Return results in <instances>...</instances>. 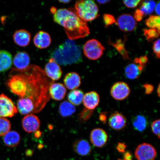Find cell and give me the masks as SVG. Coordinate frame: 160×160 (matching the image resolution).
<instances>
[{
    "mask_svg": "<svg viewBox=\"0 0 160 160\" xmlns=\"http://www.w3.org/2000/svg\"><path fill=\"white\" fill-rule=\"evenodd\" d=\"M27 85L25 94L17 102V109L22 115L39 113L50 99L49 88L51 82L44 71L38 66H29L20 70Z\"/></svg>",
    "mask_w": 160,
    "mask_h": 160,
    "instance_id": "cell-1",
    "label": "cell"
},
{
    "mask_svg": "<svg viewBox=\"0 0 160 160\" xmlns=\"http://www.w3.org/2000/svg\"><path fill=\"white\" fill-rule=\"evenodd\" d=\"M53 14L54 21L62 26L70 40H75L85 38L90 34V30L86 22L78 16L75 9H59L54 7L51 9Z\"/></svg>",
    "mask_w": 160,
    "mask_h": 160,
    "instance_id": "cell-2",
    "label": "cell"
},
{
    "mask_svg": "<svg viewBox=\"0 0 160 160\" xmlns=\"http://www.w3.org/2000/svg\"><path fill=\"white\" fill-rule=\"evenodd\" d=\"M51 57L62 65L78 63L82 61L81 48L72 40L68 39L52 52Z\"/></svg>",
    "mask_w": 160,
    "mask_h": 160,
    "instance_id": "cell-3",
    "label": "cell"
},
{
    "mask_svg": "<svg viewBox=\"0 0 160 160\" xmlns=\"http://www.w3.org/2000/svg\"><path fill=\"white\" fill-rule=\"evenodd\" d=\"M75 9L77 15L86 22L93 21L99 16L98 8L92 0L76 2Z\"/></svg>",
    "mask_w": 160,
    "mask_h": 160,
    "instance_id": "cell-4",
    "label": "cell"
},
{
    "mask_svg": "<svg viewBox=\"0 0 160 160\" xmlns=\"http://www.w3.org/2000/svg\"><path fill=\"white\" fill-rule=\"evenodd\" d=\"M105 48L98 40L92 39L88 41L83 46V52L89 59L96 60L101 57Z\"/></svg>",
    "mask_w": 160,
    "mask_h": 160,
    "instance_id": "cell-5",
    "label": "cell"
},
{
    "mask_svg": "<svg viewBox=\"0 0 160 160\" xmlns=\"http://www.w3.org/2000/svg\"><path fill=\"white\" fill-rule=\"evenodd\" d=\"M18 113L12 100L4 94L0 95V118H12Z\"/></svg>",
    "mask_w": 160,
    "mask_h": 160,
    "instance_id": "cell-6",
    "label": "cell"
},
{
    "mask_svg": "<svg viewBox=\"0 0 160 160\" xmlns=\"http://www.w3.org/2000/svg\"><path fill=\"white\" fill-rule=\"evenodd\" d=\"M154 147L147 143L139 145L135 151V156L138 160H154L157 156Z\"/></svg>",
    "mask_w": 160,
    "mask_h": 160,
    "instance_id": "cell-7",
    "label": "cell"
},
{
    "mask_svg": "<svg viewBox=\"0 0 160 160\" xmlns=\"http://www.w3.org/2000/svg\"><path fill=\"white\" fill-rule=\"evenodd\" d=\"M116 23L121 31L125 32H132L137 27V23L132 16L124 14L118 18Z\"/></svg>",
    "mask_w": 160,
    "mask_h": 160,
    "instance_id": "cell-8",
    "label": "cell"
},
{
    "mask_svg": "<svg viewBox=\"0 0 160 160\" xmlns=\"http://www.w3.org/2000/svg\"><path fill=\"white\" fill-rule=\"evenodd\" d=\"M130 92V88L127 83L124 82H118L111 88V94L114 99L122 101L128 97Z\"/></svg>",
    "mask_w": 160,
    "mask_h": 160,
    "instance_id": "cell-9",
    "label": "cell"
},
{
    "mask_svg": "<svg viewBox=\"0 0 160 160\" xmlns=\"http://www.w3.org/2000/svg\"><path fill=\"white\" fill-rule=\"evenodd\" d=\"M22 125L24 131L30 133L37 131L39 128L41 123L39 118L37 116L30 114L23 118Z\"/></svg>",
    "mask_w": 160,
    "mask_h": 160,
    "instance_id": "cell-10",
    "label": "cell"
},
{
    "mask_svg": "<svg viewBox=\"0 0 160 160\" xmlns=\"http://www.w3.org/2000/svg\"><path fill=\"white\" fill-rule=\"evenodd\" d=\"M45 69L47 77L53 81L59 80L62 74V72L58 64L51 58L46 65Z\"/></svg>",
    "mask_w": 160,
    "mask_h": 160,
    "instance_id": "cell-11",
    "label": "cell"
},
{
    "mask_svg": "<svg viewBox=\"0 0 160 160\" xmlns=\"http://www.w3.org/2000/svg\"><path fill=\"white\" fill-rule=\"evenodd\" d=\"M90 141L93 145L98 148L103 147L107 143L108 136L104 130L100 128L93 129L90 135Z\"/></svg>",
    "mask_w": 160,
    "mask_h": 160,
    "instance_id": "cell-12",
    "label": "cell"
},
{
    "mask_svg": "<svg viewBox=\"0 0 160 160\" xmlns=\"http://www.w3.org/2000/svg\"><path fill=\"white\" fill-rule=\"evenodd\" d=\"M67 92L65 86L60 83L52 82L49 88L50 97L55 101H60L64 98Z\"/></svg>",
    "mask_w": 160,
    "mask_h": 160,
    "instance_id": "cell-13",
    "label": "cell"
},
{
    "mask_svg": "<svg viewBox=\"0 0 160 160\" xmlns=\"http://www.w3.org/2000/svg\"><path fill=\"white\" fill-rule=\"evenodd\" d=\"M108 123L112 128L119 131L126 127L127 121L124 116L122 113L117 112L110 116Z\"/></svg>",
    "mask_w": 160,
    "mask_h": 160,
    "instance_id": "cell-14",
    "label": "cell"
},
{
    "mask_svg": "<svg viewBox=\"0 0 160 160\" xmlns=\"http://www.w3.org/2000/svg\"><path fill=\"white\" fill-rule=\"evenodd\" d=\"M29 56L25 52H19L16 54L13 58V62L15 69L23 70L29 66Z\"/></svg>",
    "mask_w": 160,
    "mask_h": 160,
    "instance_id": "cell-15",
    "label": "cell"
},
{
    "mask_svg": "<svg viewBox=\"0 0 160 160\" xmlns=\"http://www.w3.org/2000/svg\"><path fill=\"white\" fill-rule=\"evenodd\" d=\"M15 43L21 47H26L29 45L31 40V35L28 31L24 29L16 31L13 35Z\"/></svg>",
    "mask_w": 160,
    "mask_h": 160,
    "instance_id": "cell-16",
    "label": "cell"
},
{
    "mask_svg": "<svg viewBox=\"0 0 160 160\" xmlns=\"http://www.w3.org/2000/svg\"><path fill=\"white\" fill-rule=\"evenodd\" d=\"M33 42L36 47L38 48L45 49L51 45V39L48 33L44 31H40L34 37Z\"/></svg>",
    "mask_w": 160,
    "mask_h": 160,
    "instance_id": "cell-17",
    "label": "cell"
},
{
    "mask_svg": "<svg viewBox=\"0 0 160 160\" xmlns=\"http://www.w3.org/2000/svg\"><path fill=\"white\" fill-rule=\"evenodd\" d=\"M99 97L95 91L89 92L84 95L83 103L86 108L93 110L99 105Z\"/></svg>",
    "mask_w": 160,
    "mask_h": 160,
    "instance_id": "cell-18",
    "label": "cell"
},
{
    "mask_svg": "<svg viewBox=\"0 0 160 160\" xmlns=\"http://www.w3.org/2000/svg\"><path fill=\"white\" fill-rule=\"evenodd\" d=\"M63 82L67 89L73 90L77 89L81 85V78L78 74L70 72L66 75Z\"/></svg>",
    "mask_w": 160,
    "mask_h": 160,
    "instance_id": "cell-19",
    "label": "cell"
},
{
    "mask_svg": "<svg viewBox=\"0 0 160 160\" xmlns=\"http://www.w3.org/2000/svg\"><path fill=\"white\" fill-rule=\"evenodd\" d=\"M74 151L82 156L88 155L91 152V145L87 140L81 139L76 141L73 145Z\"/></svg>",
    "mask_w": 160,
    "mask_h": 160,
    "instance_id": "cell-20",
    "label": "cell"
},
{
    "mask_svg": "<svg viewBox=\"0 0 160 160\" xmlns=\"http://www.w3.org/2000/svg\"><path fill=\"white\" fill-rule=\"evenodd\" d=\"M12 64V57L9 52L0 51V72L8 71L11 68Z\"/></svg>",
    "mask_w": 160,
    "mask_h": 160,
    "instance_id": "cell-21",
    "label": "cell"
},
{
    "mask_svg": "<svg viewBox=\"0 0 160 160\" xmlns=\"http://www.w3.org/2000/svg\"><path fill=\"white\" fill-rule=\"evenodd\" d=\"M3 141L7 147L14 148L21 141V136L17 132L9 131L4 136Z\"/></svg>",
    "mask_w": 160,
    "mask_h": 160,
    "instance_id": "cell-22",
    "label": "cell"
},
{
    "mask_svg": "<svg viewBox=\"0 0 160 160\" xmlns=\"http://www.w3.org/2000/svg\"><path fill=\"white\" fill-rule=\"evenodd\" d=\"M143 68L135 63L130 64L125 69L126 77L130 79L138 78L143 71Z\"/></svg>",
    "mask_w": 160,
    "mask_h": 160,
    "instance_id": "cell-23",
    "label": "cell"
},
{
    "mask_svg": "<svg viewBox=\"0 0 160 160\" xmlns=\"http://www.w3.org/2000/svg\"><path fill=\"white\" fill-rule=\"evenodd\" d=\"M76 108L74 105L69 102L64 101L60 103L59 108L60 115L62 117L67 118L73 115L75 112Z\"/></svg>",
    "mask_w": 160,
    "mask_h": 160,
    "instance_id": "cell-24",
    "label": "cell"
},
{
    "mask_svg": "<svg viewBox=\"0 0 160 160\" xmlns=\"http://www.w3.org/2000/svg\"><path fill=\"white\" fill-rule=\"evenodd\" d=\"M83 92L81 90H72L68 95V99L73 105L79 106L83 101Z\"/></svg>",
    "mask_w": 160,
    "mask_h": 160,
    "instance_id": "cell-25",
    "label": "cell"
},
{
    "mask_svg": "<svg viewBox=\"0 0 160 160\" xmlns=\"http://www.w3.org/2000/svg\"><path fill=\"white\" fill-rule=\"evenodd\" d=\"M124 39V41L121 39L117 40L115 42H112L109 40L108 42L109 44L115 48L119 53L121 54L124 59L130 60L128 54L125 48V42L127 38H125Z\"/></svg>",
    "mask_w": 160,
    "mask_h": 160,
    "instance_id": "cell-26",
    "label": "cell"
},
{
    "mask_svg": "<svg viewBox=\"0 0 160 160\" xmlns=\"http://www.w3.org/2000/svg\"><path fill=\"white\" fill-rule=\"evenodd\" d=\"M132 124L134 128L136 130L142 132L145 131L147 127V120L143 116L138 115L134 118Z\"/></svg>",
    "mask_w": 160,
    "mask_h": 160,
    "instance_id": "cell-27",
    "label": "cell"
},
{
    "mask_svg": "<svg viewBox=\"0 0 160 160\" xmlns=\"http://www.w3.org/2000/svg\"><path fill=\"white\" fill-rule=\"evenodd\" d=\"M156 7V3L153 1H144L142 3L140 10L144 15H151L153 12Z\"/></svg>",
    "mask_w": 160,
    "mask_h": 160,
    "instance_id": "cell-28",
    "label": "cell"
},
{
    "mask_svg": "<svg viewBox=\"0 0 160 160\" xmlns=\"http://www.w3.org/2000/svg\"><path fill=\"white\" fill-rule=\"evenodd\" d=\"M160 18L159 16H150L146 20L145 23L146 26L151 29H157L160 31Z\"/></svg>",
    "mask_w": 160,
    "mask_h": 160,
    "instance_id": "cell-29",
    "label": "cell"
},
{
    "mask_svg": "<svg viewBox=\"0 0 160 160\" xmlns=\"http://www.w3.org/2000/svg\"><path fill=\"white\" fill-rule=\"evenodd\" d=\"M11 124L8 120L0 118V136H4L10 131Z\"/></svg>",
    "mask_w": 160,
    "mask_h": 160,
    "instance_id": "cell-30",
    "label": "cell"
},
{
    "mask_svg": "<svg viewBox=\"0 0 160 160\" xmlns=\"http://www.w3.org/2000/svg\"><path fill=\"white\" fill-rule=\"evenodd\" d=\"M144 35L147 41L151 42L159 37L160 31L155 29H144Z\"/></svg>",
    "mask_w": 160,
    "mask_h": 160,
    "instance_id": "cell-31",
    "label": "cell"
},
{
    "mask_svg": "<svg viewBox=\"0 0 160 160\" xmlns=\"http://www.w3.org/2000/svg\"><path fill=\"white\" fill-rule=\"evenodd\" d=\"M93 110L84 108L80 112L78 115V120L81 123H85L89 120L92 115Z\"/></svg>",
    "mask_w": 160,
    "mask_h": 160,
    "instance_id": "cell-32",
    "label": "cell"
},
{
    "mask_svg": "<svg viewBox=\"0 0 160 160\" xmlns=\"http://www.w3.org/2000/svg\"><path fill=\"white\" fill-rule=\"evenodd\" d=\"M103 19L106 27H108L114 23H116L115 17L111 15L108 14L104 15Z\"/></svg>",
    "mask_w": 160,
    "mask_h": 160,
    "instance_id": "cell-33",
    "label": "cell"
},
{
    "mask_svg": "<svg viewBox=\"0 0 160 160\" xmlns=\"http://www.w3.org/2000/svg\"><path fill=\"white\" fill-rule=\"evenodd\" d=\"M160 119L155 120L152 124L151 128L153 133L160 139Z\"/></svg>",
    "mask_w": 160,
    "mask_h": 160,
    "instance_id": "cell-34",
    "label": "cell"
},
{
    "mask_svg": "<svg viewBox=\"0 0 160 160\" xmlns=\"http://www.w3.org/2000/svg\"><path fill=\"white\" fill-rule=\"evenodd\" d=\"M148 61V59L146 56H142L139 58H136L134 60L135 63L137 64L138 65L143 68L145 67Z\"/></svg>",
    "mask_w": 160,
    "mask_h": 160,
    "instance_id": "cell-35",
    "label": "cell"
},
{
    "mask_svg": "<svg viewBox=\"0 0 160 160\" xmlns=\"http://www.w3.org/2000/svg\"><path fill=\"white\" fill-rule=\"evenodd\" d=\"M160 41L158 39L154 42L153 46V49L154 53L157 56L158 58L159 59L160 57Z\"/></svg>",
    "mask_w": 160,
    "mask_h": 160,
    "instance_id": "cell-36",
    "label": "cell"
},
{
    "mask_svg": "<svg viewBox=\"0 0 160 160\" xmlns=\"http://www.w3.org/2000/svg\"><path fill=\"white\" fill-rule=\"evenodd\" d=\"M141 1L138 0V1H124L123 2L124 5L129 8H133L137 7L139 4L141 3Z\"/></svg>",
    "mask_w": 160,
    "mask_h": 160,
    "instance_id": "cell-37",
    "label": "cell"
},
{
    "mask_svg": "<svg viewBox=\"0 0 160 160\" xmlns=\"http://www.w3.org/2000/svg\"><path fill=\"white\" fill-rule=\"evenodd\" d=\"M144 16V15L140 9H137L135 12L133 18L136 21L141 22Z\"/></svg>",
    "mask_w": 160,
    "mask_h": 160,
    "instance_id": "cell-38",
    "label": "cell"
},
{
    "mask_svg": "<svg viewBox=\"0 0 160 160\" xmlns=\"http://www.w3.org/2000/svg\"><path fill=\"white\" fill-rule=\"evenodd\" d=\"M143 87L145 89V92L146 94L148 95L152 92L154 87L153 86L149 84L146 83L143 85Z\"/></svg>",
    "mask_w": 160,
    "mask_h": 160,
    "instance_id": "cell-39",
    "label": "cell"
},
{
    "mask_svg": "<svg viewBox=\"0 0 160 160\" xmlns=\"http://www.w3.org/2000/svg\"><path fill=\"white\" fill-rule=\"evenodd\" d=\"M126 148L127 146L125 143L119 142L118 144L116 149L119 152L124 153L125 152Z\"/></svg>",
    "mask_w": 160,
    "mask_h": 160,
    "instance_id": "cell-40",
    "label": "cell"
},
{
    "mask_svg": "<svg viewBox=\"0 0 160 160\" xmlns=\"http://www.w3.org/2000/svg\"><path fill=\"white\" fill-rule=\"evenodd\" d=\"M99 119L102 122L105 124L107 121V113L106 112H102L100 113Z\"/></svg>",
    "mask_w": 160,
    "mask_h": 160,
    "instance_id": "cell-41",
    "label": "cell"
},
{
    "mask_svg": "<svg viewBox=\"0 0 160 160\" xmlns=\"http://www.w3.org/2000/svg\"><path fill=\"white\" fill-rule=\"evenodd\" d=\"M124 158L125 160H132V155L129 152H127L124 154Z\"/></svg>",
    "mask_w": 160,
    "mask_h": 160,
    "instance_id": "cell-42",
    "label": "cell"
},
{
    "mask_svg": "<svg viewBox=\"0 0 160 160\" xmlns=\"http://www.w3.org/2000/svg\"><path fill=\"white\" fill-rule=\"evenodd\" d=\"M160 2H158V3H157V5H156L155 8V12L157 14L158 16L160 15Z\"/></svg>",
    "mask_w": 160,
    "mask_h": 160,
    "instance_id": "cell-43",
    "label": "cell"
},
{
    "mask_svg": "<svg viewBox=\"0 0 160 160\" xmlns=\"http://www.w3.org/2000/svg\"><path fill=\"white\" fill-rule=\"evenodd\" d=\"M99 3L101 4H105L108 2H109V1H105V0H104V1H97Z\"/></svg>",
    "mask_w": 160,
    "mask_h": 160,
    "instance_id": "cell-44",
    "label": "cell"
},
{
    "mask_svg": "<svg viewBox=\"0 0 160 160\" xmlns=\"http://www.w3.org/2000/svg\"><path fill=\"white\" fill-rule=\"evenodd\" d=\"M70 1H69V0H68V1L66 0V1H59V2L61 3H69Z\"/></svg>",
    "mask_w": 160,
    "mask_h": 160,
    "instance_id": "cell-45",
    "label": "cell"
},
{
    "mask_svg": "<svg viewBox=\"0 0 160 160\" xmlns=\"http://www.w3.org/2000/svg\"><path fill=\"white\" fill-rule=\"evenodd\" d=\"M41 132H40L39 131L37 132L35 134V137H39L40 136H41Z\"/></svg>",
    "mask_w": 160,
    "mask_h": 160,
    "instance_id": "cell-46",
    "label": "cell"
},
{
    "mask_svg": "<svg viewBox=\"0 0 160 160\" xmlns=\"http://www.w3.org/2000/svg\"><path fill=\"white\" fill-rule=\"evenodd\" d=\"M160 84L159 85L158 87V88H157V93L158 96V97H160Z\"/></svg>",
    "mask_w": 160,
    "mask_h": 160,
    "instance_id": "cell-47",
    "label": "cell"
},
{
    "mask_svg": "<svg viewBox=\"0 0 160 160\" xmlns=\"http://www.w3.org/2000/svg\"><path fill=\"white\" fill-rule=\"evenodd\" d=\"M118 160H125L124 159H119Z\"/></svg>",
    "mask_w": 160,
    "mask_h": 160,
    "instance_id": "cell-48",
    "label": "cell"
}]
</instances>
